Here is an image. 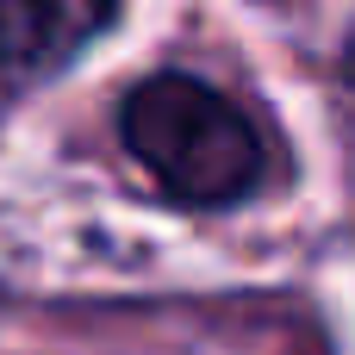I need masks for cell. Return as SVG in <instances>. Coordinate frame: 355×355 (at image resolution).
<instances>
[{"instance_id":"2","label":"cell","mask_w":355,"mask_h":355,"mask_svg":"<svg viewBox=\"0 0 355 355\" xmlns=\"http://www.w3.org/2000/svg\"><path fill=\"white\" fill-rule=\"evenodd\" d=\"M119 12V0H0V87H31L69 69Z\"/></svg>"},{"instance_id":"3","label":"cell","mask_w":355,"mask_h":355,"mask_svg":"<svg viewBox=\"0 0 355 355\" xmlns=\"http://www.w3.org/2000/svg\"><path fill=\"white\" fill-rule=\"evenodd\" d=\"M343 69H349V81H355V37H349V50H343Z\"/></svg>"},{"instance_id":"1","label":"cell","mask_w":355,"mask_h":355,"mask_svg":"<svg viewBox=\"0 0 355 355\" xmlns=\"http://www.w3.org/2000/svg\"><path fill=\"white\" fill-rule=\"evenodd\" d=\"M125 150L181 206H237L262 187L268 150L250 112L200 75H150L119 106Z\"/></svg>"}]
</instances>
